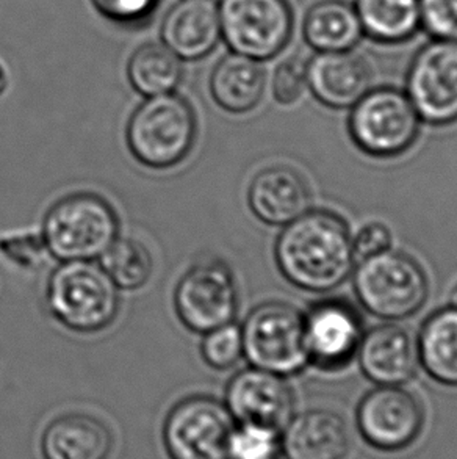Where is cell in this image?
Returning a JSON list of instances; mask_svg holds the SVG:
<instances>
[{"instance_id":"cell-1","label":"cell","mask_w":457,"mask_h":459,"mask_svg":"<svg viewBox=\"0 0 457 459\" xmlns=\"http://www.w3.org/2000/svg\"><path fill=\"white\" fill-rule=\"evenodd\" d=\"M352 234L334 212L310 209L284 226L274 245L280 273L306 292H332L356 268Z\"/></svg>"},{"instance_id":"cell-2","label":"cell","mask_w":457,"mask_h":459,"mask_svg":"<svg viewBox=\"0 0 457 459\" xmlns=\"http://www.w3.org/2000/svg\"><path fill=\"white\" fill-rule=\"evenodd\" d=\"M119 217L106 198L81 192L50 207L41 234L56 261H96L119 238Z\"/></svg>"},{"instance_id":"cell-3","label":"cell","mask_w":457,"mask_h":459,"mask_svg":"<svg viewBox=\"0 0 457 459\" xmlns=\"http://www.w3.org/2000/svg\"><path fill=\"white\" fill-rule=\"evenodd\" d=\"M196 138V113L176 93L148 98L136 107L125 129L130 152L151 169L177 167L192 152Z\"/></svg>"},{"instance_id":"cell-4","label":"cell","mask_w":457,"mask_h":459,"mask_svg":"<svg viewBox=\"0 0 457 459\" xmlns=\"http://www.w3.org/2000/svg\"><path fill=\"white\" fill-rule=\"evenodd\" d=\"M52 316L79 334L108 328L119 312V289L94 261L62 262L46 287Z\"/></svg>"},{"instance_id":"cell-5","label":"cell","mask_w":457,"mask_h":459,"mask_svg":"<svg viewBox=\"0 0 457 459\" xmlns=\"http://www.w3.org/2000/svg\"><path fill=\"white\" fill-rule=\"evenodd\" d=\"M352 284L362 307L387 322L415 316L427 303L429 292L420 264L393 249L358 262L352 272Z\"/></svg>"},{"instance_id":"cell-6","label":"cell","mask_w":457,"mask_h":459,"mask_svg":"<svg viewBox=\"0 0 457 459\" xmlns=\"http://www.w3.org/2000/svg\"><path fill=\"white\" fill-rule=\"evenodd\" d=\"M243 356L253 367L291 377L309 366L304 314L295 306L270 301L254 307L241 325Z\"/></svg>"},{"instance_id":"cell-7","label":"cell","mask_w":457,"mask_h":459,"mask_svg":"<svg viewBox=\"0 0 457 459\" xmlns=\"http://www.w3.org/2000/svg\"><path fill=\"white\" fill-rule=\"evenodd\" d=\"M421 119L408 94L392 87L368 90L351 107L348 131L358 150L376 159L408 152L420 135Z\"/></svg>"},{"instance_id":"cell-8","label":"cell","mask_w":457,"mask_h":459,"mask_svg":"<svg viewBox=\"0 0 457 459\" xmlns=\"http://www.w3.org/2000/svg\"><path fill=\"white\" fill-rule=\"evenodd\" d=\"M218 12L221 38L234 54L265 62L290 41L293 13L287 0H220Z\"/></svg>"},{"instance_id":"cell-9","label":"cell","mask_w":457,"mask_h":459,"mask_svg":"<svg viewBox=\"0 0 457 459\" xmlns=\"http://www.w3.org/2000/svg\"><path fill=\"white\" fill-rule=\"evenodd\" d=\"M234 417L217 398L193 395L174 404L163 425L171 459H230Z\"/></svg>"},{"instance_id":"cell-10","label":"cell","mask_w":457,"mask_h":459,"mask_svg":"<svg viewBox=\"0 0 457 459\" xmlns=\"http://www.w3.org/2000/svg\"><path fill=\"white\" fill-rule=\"evenodd\" d=\"M174 309L182 325L196 334L235 322L238 289L232 270L221 261L193 265L174 290Z\"/></svg>"},{"instance_id":"cell-11","label":"cell","mask_w":457,"mask_h":459,"mask_svg":"<svg viewBox=\"0 0 457 459\" xmlns=\"http://www.w3.org/2000/svg\"><path fill=\"white\" fill-rule=\"evenodd\" d=\"M409 100L421 121L448 126L457 121V43L434 39L418 50L409 69Z\"/></svg>"},{"instance_id":"cell-12","label":"cell","mask_w":457,"mask_h":459,"mask_svg":"<svg viewBox=\"0 0 457 459\" xmlns=\"http://www.w3.org/2000/svg\"><path fill=\"white\" fill-rule=\"evenodd\" d=\"M364 334V318L348 299H323L304 314L309 362L323 372L345 368L358 354Z\"/></svg>"},{"instance_id":"cell-13","label":"cell","mask_w":457,"mask_h":459,"mask_svg":"<svg viewBox=\"0 0 457 459\" xmlns=\"http://www.w3.org/2000/svg\"><path fill=\"white\" fill-rule=\"evenodd\" d=\"M423 425V406L401 385H379L358 403V431L368 446L381 452H400L412 446Z\"/></svg>"},{"instance_id":"cell-14","label":"cell","mask_w":457,"mask_h":459,"mask_svg":"<svg viewBox=\"0 0 457 459\" xmlns=\"http://www.w3.org/2000/svg\"><path fill=\"white\" fill-rule=\"evenodd\" d=\"M224 404L238 423L282 429L293 417L295 397L285 377L251 366L228 381Z\"/></svg>"},{"instance_id":"cell-15","label":"cell","mask_w":457,"mask_h":459,"mask_svg":"<svg viewBox=\"0 0 457 459\" xmlns=\"http://www.w3.org/2000/svg\"><path fill=\"white\" fill-rule=\"evenodd\" d=\"M247 204L260 221L270 226H287L312 209V190L295 168H265L251 180Z\"/></svg>"},{"instance_id":"cell-16","label":"cell","mask_w":457,"mask_h":459,"mask_svg":"<svg viewBox=\"0 0 457 459\" xmlns=\"http://www.w3.org/2000/svg\"><path fill=\"white\" fill-rule=\"evenodd\" d=\"M365 377L377 385H402L418 367L417 342L398 325H379L365 333L358 354Z\"/></svg>"},{"instance_id":"cell-17","label":"cell","mask_w":457,"mask_h":459,"mask_svg":"<svg viewBox=\"0 0 457 459\" xmlns=\"http://www.w3.org/2000/svg\"><path fill=\"white\" fill-rule=\"evenodd\" d=\"M370 85V66L352 50L318 52L307 62V88L323 106L351 108Z\"/></svg>"},{"instance_id":"cell-18","label":"cell","mask_w":457,"mask_h":459,"mask_svg":"<svg viewBox=\"0 0 457 459\" xmlns=\"http://www.w3.org/2000/svg\"><path fill=\"white\" fill-rule=\"evenodd\" d=\"M220 39L221 24L215 0H180L161 25V43L186 62L209 56Z\"/></svg>"},{"instance_id":"cell-19","label":"cell","mask_w":457,"mask_h":459,"mask_svg":"<svg viewBox=\"0 0 457 459\" xmlns=\"http://www.w3.org/2000/svg\"><path fill=\"white\" fill-rule=\"evenodd\" d=\"M280 439L287 459H343L351 446L345 420L328 410L291 417Z\"/></svg>"},{"instance_id":"cell-20","label":"cell","mask_w":457,"mask_h":459,"mask_svg":"<svg viewBox=\"0 0 457 459\" xmlns=\"http://www.w3.org/2000/svg\"><path fill=\"white\" fill-rule=\"evenodd\" d=\"M112 450V429L87 414L58 417L41 439L44 459H107Z\"/></svg>"},{"instance_id":"cell-21","label":"cell","mask_w":457,"mask_h":459,"mask_svg":"<svg viewBox=\"0 0 457 459\" xmlns=\"http://www.w3.org/2000/svg\"><path fill=\"white\" fill-rule=\"evenodd\" d=\"M265 69L257 60L228 54L211 75V94L223 110L234 115L251 112L265 94Z\"/></svg>"},{"instance_id":"cell-22","label":"cell","mask_w":457,"mask_h":459,"mask_svg":"<svg viewBox=\"0 0 457 459\" xmlns=\"http://www.w3.org/2000/svg\"><path fill=\"white\" fill-rule=\"evenodd\" d=\"M418 362L440 385L457 387V309L442 307L427 316L417 339Z\"/></svg>"},{"instance_id":"cell-23","label":"cell","mask_w":457,"mask_h":459,"mask_svg":"<svg viewBox=\"0 0 457 459\" xmlns=\"http://www.w3.org/2000/svg\"><path fill=\"white\" fill-rule=\"evenodd\" d=\"M304 38L316 52H345L364 35L356 8L341 0H323L304 19Z\"/></svg>"},{"instance_id":"cell-24","label":"cell","mask_w":457,"mask_h":459,"mask_svg":"<svg viewBox=\"0 0 457 459\" xmlns=\"http://www.w3.org/2000/svg\"><path fill=\"white\" fill-rule=\"evenodd\" d=\"M364 35L379 43L398 44L421 27L420 0H356Z\"/></svg>"},{"instance_id":"cell-25","label":"cell","mask_w":457,"mask_h":459,"mask_svg":"<svg viewBox=\"0 0 457 459\" xmlns=\"http://www.w3.org/2000/svg\"><path fill=\"white\" fill-rule=\"evenodd\" d=\"M182 75V60L163 43L142 44L127 65L130 85L146 98L174 93Z\"/></svg>"},{"instance_id":"cell-26","label":"cell","mask_w":457,"mask_h":459,"mask_svg":"<svg viewBox=\"0 0 457 459\" xmlns=\"http://www.w3.org/2000/svg\"><path fill=\"white\" fill-rule=\"evenodd\" d=\"M100 261L115 286L127 292L146 286L154 270L152 255L146 245L130 237L117 238Z\"/></svg>"},{"instance_id":"cell-27","label":"cell","mask_w":457,"mask_h":459,"mask_svg":"<svg viewBox=\"0 0 457 459\" xmlns=\"http://www.w3.org/2000/svg\"><path fill=\"white\" fill-rule=\"evenodd\" d=\"M230 459H280V429L259 425L238 423L230 435Z\"/></svg>"},{"instance_id":"cell-28","label":"cell","mask_w":457,"mask_h":459,"mask_svg":"<svg viewBox=\"0 0 457 459\" xmlns=\"http://www.w3.org/2000/svg\"><path fill=\"white\" fill-rule=\"evenodd\" d=\"M201 356L207 366L215 370H228L243 356L241 326L228 323L224 326L205 333L201 342Z\"/></svg>"},{"instance_id":"cell-29","label":"cell","mask_w":457,"mask_h":459,"mask_svg":"<svg viewBox=\"0 0 457 459\" xmlns=\"http://www.w3.org/2000/svg\"><path fill=\"white\" fill-rule=\"evenodd\" d=\"M0 255L19 268H38L49 255L41 232H19L0 237Z\"/></svg>"},{"instance_id":"cell-30","label":"cell","mask_w":457,"mask_h":459,"mask_svg":"<svg viewBox=\"0 0 457 459\" xmlns=\"http://www.w3.org/2000/svg\"><path fill=\"white\" fill-rule=\"evenodd\" d=\"M307 88V62L291 56L280 63L272 77V98L280 106H291L303 98Z\"/></svg>"},{"instance_id":"cell-31","label":"cell","mask_w":457,"mask_h":459,"mask_svg":"<svg viewBox=\"0 0 457 459\" xmlns=\"http://www.w3.org/2000/svg\"><path fill=\"white\" fill-rule=\"evenodd\" d=\"M104 18L119 25L138 27L154 16L160 0H91Z\"/></svg>"},{"instance_id":"cell-32","label":"cell","mask_w":457,"mask_h":459,"mask_svg":"<svg viewBox=\"0 0 457 459\" xmlns=\"http://www.w3.org/2000/svg\"><path fill=\"white\" fill-rule=\"evenodd\" d=\"M421 25L435 39L457 43V0H420Z\"/></svg>"},{"instance_id":"cell-33","label":"cell","mask_w":457,"mask_h":459,"mask_svg":"<svg viewBox=\"0 0 457 459\" xmlns=\"http://www.w3.org/2000/svg\"><path fill=\"white\" fill-rule=\"evenodd\" d=\"M392 234L389 228L383 223H370L358 230V236L352 237L356 259L362 261L371 255H379L390 249Z\"/></svg>"},{"instance_id":"cell-34","label":"cell","mask_w":457,"mask_h":459,"mask_svg":"<svg viewBox=\"0 0 457 459\" xmlns=\"http://www.w3.org/2000/svg\"><path fill=\"white\" fill-rule=\"evenodd\" d=\"M6 87H8V75H6L5 68L0 65V96L5 91Z\"/></svg>"},{"instance_id":"cell-35","label":"cell","mask_w":457,"mask_h":459,"mask_svg":"<svg viewBox=\"0 0 457 459\" xmlns=\"http://www.w3.org/2000/svg\"><path fill=\"white\" fill-rule=\"evenodd\" d=\"M452 306L457 309V286L453 289L452 292Z\"/></svg>"}]
</instances>
